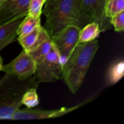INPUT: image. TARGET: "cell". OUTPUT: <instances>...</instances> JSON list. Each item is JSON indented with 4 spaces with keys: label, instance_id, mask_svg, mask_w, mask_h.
I'll use <instances>...</instances> for the list:
<instances>
[{
    "label": "cell",
    "instance_id": "6da1fadb",
    "mask_svg": "<svg viewBox=\"0 0 124 124\" xmlns=\"http://www.w3.org/2000/svg\"><path fill=\"white\" fill-rule=\"evenodd\" d=\"M44 6L42 13L46 21L43 28L52 40L70 25L81 29L92 22L81 10L78 0H46Z\"/></svg>",
    "mask_w": 124,
    "mask_h": 124
},
{
    "label": "cell",
    "instance_id": "7a4b0ae2",
    "mask_svg": "<svg viewBox=\"0 0 124 124\" xmlns=\"http://www.w3.org/2000/svg\"><path fill=\"white\" fill-rule=\"evenodd\" d=\"M98 48L99 44L96 39L78 44L63 62L62 78L72 93H76L82 85Z\"/></svg>",
    "mask_w": 124,
    "mask_h": 124
},
{
    "label": "cell",
    "instance_id": "3957f363",
    "mask_svg": "<svg viewBox=\"0 0 124 124\" xmlns=\"http://www.w3.org/2000/svg\"><path fill=\"white\" fill-rule=\"evenodd\" d=\"M38 84L34 76L21 79L6 73L0 81V120H10L22 105L24 93Z\"/></svg>",
    "mask_w": 124,
    "mask_h": 124
},
{
    "label": "cell",
    "instance_id": "277c9868",
    "mask_svg": "<svg viewBox=\"0 0 124 124\" xmlns=\"http://www.w3.org/2000/svg\"><path fill=\"white\" fill-rule=\"evenodd\" d=\"M62 64L60 54L53 45L42 61L36 64L34 77L39 84L56 82L61 78Z\"/></svg>",
    "mask_w": 124,
    "mask_h": 124
},
{
    "label": "cell",
    "instance_id": "5b68a950",
    "mask_svg": "<svg viewBox=\"0 0 124 124\" xmlns=\"http://www.w3.org/2000/svg\"><path fill=\"white\" fill-rule=\"evenodd\" d=\"M107 0H78L81 10L92 22L97 23L101 32L111 29L110 18L105 12Z\"/></svg>",
    "mask_w": 124,
    "mask_h": 124
},
{
    "label": "cell",
    "instance_id": "8992f818",
    "mask_svg": "<svg viewBox=\"0 0 124 124\" xmlns=\"http://www.w3.org/2000/svg\"><path fill=\"white\" fill-rule=\"evenodd\" d=\"M36 67V62L31 56L23 50L10 62L2 65L1 71L24 79L33 76Z\"/></svg>",
    "mask_w": 124,
    "mask_h": 124
},
{
    "label": "cell",
    "instance_id": "52a82bcc",
    "mask_svg": "<svg viewBox=\"0 0 124 124\" xmlns=\"http://www.w3.org/2000/svg\"><path fill=\"white\" fill-rule=\"evenodd\" d=\"M80 30L81 29L76 25H70L52 40L53 45L60 54L62 62L67 60L79 44Z\"/></svg>",
    "mask_w": 124,
    "mask_h": 124
},
{
    "label": "cell",
    "instance_id": "ba28073f",
    "mask_svg": "<svg viewBox=\"0 0 124 124\" xmlns=\"http://www.w3.org/2000/svg\"><path fill=\"white\" fill-rule=\"evenodd\" d=\"M90 101V99L85 100L84 102L78 105L69 108H61L58 110H40V109L29 108L18 110L10 120H32V119H44L54 118V117H61L62 116L67 115L71 111H75L82 105L87 104Z\"/></svg>",
    "mask_w": 124,
    "mask_h": 124
},
{
    "label": "cell",
    "instance_id": "9c48e42d",
    "mask_svg": "<svg viewBox=\"0 0 124 124\" xmlns=\"http://www.w3.org/2000/svg\"><path fill=\"white\" fill-rule=\"evenodd\" d=\"M30 0H4L0 6V25L25 16Z\"/></svg>",
    "mask_w": 124,
    "mask_h": 124
},
{
    "label": "cell",
    "instance_id": "30bf717a",
    "mask_svg": "<svg viewBox=\"0 0 124 124\" xmlns=\"http://www.w3.org/2000/svg\"><path fill=\"white\" fill-rule=\"evenodd\" d=\"M53 46V43L52 39L42 27L38 42L28 53L33 59L36 64H38L42 62L46 58Z\"/></svg>",
    "mask_w": 124,
    "mask_h": 124
},
{
    "label": "cell",
    "instance_id": "8fae6325",
    "mask_svg": "<svg viewBox=\"0 0 124 124\" xmlns=\"http://www.w3.org/2000/svg\"><path fill=\"white\" fill-rule=\"evenodd\" d=\"M23 18H18L0 25V51L17 39V30Z\"/></svg>",
    "mask_w": 124,
    "mask_h": 124
},
{
    "label": "cell",
    "instance_id": "7c38bea8",
    "mask_svg": "<svg viewBox=\"0 0 124 124\" xmlns=\"http://www.w3.org/2000/svg\"><path fill=\"white\" fill-rule=\"evenodd\" d=\"M101 32L98 24L94 22H90L80 30L79 44L87 43L96 39Z\"/></svg>",
    "mask_w": 124,
    "mask_h": 124
},
{
    "label": "cell",
    "instance_id": "4fadbf2b",
    "mask_svg": "<svg viewBox=\"0 0 124 124\" xmlns=\"http://www.w3.org/2000/svg\"><path fill=\"white\" fill-rule=\"evenodd\" d=\"M42 27L41 25H39L31 32L17 38L23 49L27 53H29L38 42Z\"/></svg>",
    "mask_w": 124,
    "mask_h": 124
},
{
    "label": "cell",
    "instance_id": "5bb4252c",
    "mask_svg": "<svg viewBox=\"0 0 124 124\" xmlns=\"http://www.w3.org/2000/svg\"><path fill=\"white\" fill-rule=\"evenodd\" d=\"M124 75V62L119 60L113 63L109 67L107 74V84L110 85L120 81Z\"/></svg>",
    "mask_w": 124,
    "mask_h": 124
},
{
    "label": "cell",
    "instance_id": "9a60e30c",
    "mask_svg": "<svg viewBox=\"0 0 124 124\" xmlns=\"http://www.w3.org/2000/svg\"><path fill=\"white\" fill-rule=\"evenodd\" d=\"M41 25V18H34L27 15L21 22L17 30L18 37L24 36L31 32L38 26Z\"/></svg>",
    "mask_w": 124,
    "mask_h": 124
},
{
    "label": "cell",
    "instance_id": "2e32d148",
    "mask_svg": "<svg viewBox=\"0 0 124 124\" xmlns=\"http://www.w3.org/2000/svg\"><path fill=\"white\" fill-rule=\"evenodd\" d=\"M37 87L29 88L24 93L22 98V105H24L27 108L35 107L39 104V98L37 93Z\"/></svg>",
    "mask_w": 124,
    "mask_h": 124
},
{
    "label": "cell",
    "instance_id": "e0dca14e",
    "mask_svg": "<svg viewBox=\"0 0 124 124\" xmlns=\"http://www.w3.org/2000/svg\"><path fill=\"white\" fill-rule=\"evenodd\" d=\"M124 11V0H107L106 15L110 19L120 12Z\"/></svg>",
    "mask_w": 124,
    "mask_h": 124
},
{
    "label": "cell",
    "instance_id": "ac0fdd59",
    "mask_svg": "<svg viewBox=\"0 0 124 124\" xmlns=\"http://www.w3.org/2000/svg\"><path fill=\"white\" fill-rule=\"evenodd\" d=\"M46 0H30L28 15L34 18H41L42 8Z\"/></svg>",
    "mask_w": 124,
    "mask_h": 124
},
{
    "label": "cell",
    "instance_id": "d6986e66",
    "mask_svg": "<svg viewBox=\"0 0 124 124\" xmlns=\"http://www.w3.org/2000/svg\"><path fill=\"white\" fill-rule=\"evenodd\" d=\"M111 26L117 32H123L124 31V11L120 12L110 19Z\"/></svg>",
    "mask_w": 124,
    "mask_h": 124
},
{
    "label": "cell",
    "instance_id": "ffe728a7",
    "mask_svg": "<svg viewBox=\"0 0 124 124\" xmlns=\"http://www.w3.org/2000/svg\"><path fill=\"white\" fill-rule=\"evenodd\" d=\"M2 59L1 56H0V71H1V69H2V67L3 65V64H2Z\"/></svg>",
    "mask_w": 124,
    "mask_h": 124
},
{
    "label": "cell",
    "instance_id": "44dd1931",
    "mask_svg": "<svg viewBox=\"0 0 124 124\" xmlns=\"http://www.w3.org/2000/svg\"><path fill=\"white\" fill-rule=\"evenodd\" d=\"M4 0H0V6H1V4H2V2H3Z\"/></svg>",
    "mask_w": 124,
    "mask_h": 124
}]
</instances>
